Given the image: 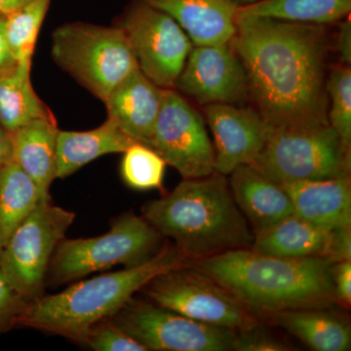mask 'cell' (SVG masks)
I'll return each mask as SVG.
<instances>
[{
  "mask_svg": "<svg viewBox=\"0 0 351 351\" xmlns=\"http://www.w3.org/2000/svg\"><path fill=\"white\" fill-rule=\"evenodd\" d=\"M230 44L243 64L258 112L269 125L329 123L320 25L237 15Z\"/></svg>",
  "mask_w": 351,
  "mask_h": 351,
  "instance_id": "obj_1",
  "label": "cell"
},
{
  "mask_svg": "<svg viewBox=\"0 0 351 351\" xmlns=\"http://www.w3.org/2000/svg\"><path fill=\"white\" fill-rule=\"evenodd\" d=\"M334 263L325 258H278L241 248L188 260L186 265L210 277L252 313L274 314L331 306Z\"/></svg>",
  "mask_w": 351,
  "mask_h": 351,
  "instance_id": "obj_2",
  "label": "cell"
},
{
  "mask_svg": "<svg viewBox=\"0 0 351 351\" xmlns=\"http://www.w3.org/2000/svg\"><path fill=\"white\" fill-rule=\"evenodd\" d=\"M143 217L188 258L250 248L254 232L233 199L228 180L214 172L184 180L143 207Z\"/></svg>",
  "mask_w": 351,
  "mask_h": 351,
  "instance_id": "obj_3",
  "label": "cell"
},
{
  "mask_svg": "<svg viewBox=\"0 0 351 351\" xmlns=\"http://www.w3.org/2000/svg\"><path fill=\"white\" fill-rule=\"evenodd\" d=\"M188 258L175 245L165 246L142 263L85 279L62 292L25 304L18 322L82 341L95 325L110 319L135 293L164 272L182 267Z\"/></svg>",
  "mask_w": 351,
  "mask_h": 351,
  "instance_id": "obj_4",
  "label": "cell"
},
{
  "mask_svg": "<svg viewBox=\"0 0 351 351\" xmlns=\"http://www.w3.org/2000/svg\"><path fill=\"white\" fill-rule=\"evenodd\" d=\"M350 149L330 123L269 125L252 166L276 184L350 174Z\"/></svg>",
  "mask_w": 351,
  "mask_h": 351,
  "instance_id": "obj_5",
  "label": "cell"
},
{
  "mask_svg": "<svg viewBox=\"0 0 351 351\" xmlns=\"http://www.w3.org/2000/svg\"><path fill=\"white\" fill-rule=\"evenodd\" d=\"M52 57L60 68L103 101L138 69L128 39L117 25H62L53 34Z\"/></svg>",
  "mask_w": 351,
  "mask_h": 351,
  "instance_id": "obj_6",
  "label": "cell"
},
{
  "mask_svg": "<svg viewBox=\"0 0 351 351\" xmlns=\"http://www.w3.org/2000/svg\"><path fill=\"white\" fill-rule=\"evenodd\" d=\"M161 239L144 217L123 215L104 234L64 239L51 260V277L54 282L66 283L117 265H137L160 250Z\"/></svg>",
  "mask_w": 351,
  "mask_h": 351,
  "instance_id": "obj_7",
  "label": "cell"
},
{
  "mask_svg": "<svg viewBox=\"0 0 351 351\" xmlns=\"http://www.w3.org/2000/svg\"><path fill=\"white\" fill-rule=\"evenodd\" d=\"M75 218L73 212L43 200L7 240L0 269L24 299L39 297L53 255Z\"/></svg>",
  "mask_w": 351,
  "mask_h": 351,
  "instance_id": "obj_8",
  "label": "cell"
},
{
  "mask_svg": "<svg viewBox=\"0 0 351 351\" xmlns=\"http://www.w3.org/2000/svg\"><path fill=\"white\" fill-rule=\"evenodd\" d=\"M143 289L157 306L205 324L235 332L258 325L255 313L225 288L186 263L156 276Z\"/></svg>",
  "mask_w": 351,
  "mask_h": 351,
  "instance_id": "obj_9",
  "label": "cell"
},
{
  "mask_svg": "<svg viewBox=\"0 0 351 351\" xmlns=\"http://www.w3.org/2000/svg\"><path fill=\"white\" fill-rule=\"evenodd\" d=\"M123 31L140 71L162 89H173L181 75L193 41L167 14L137 0L117 25Z\"/></svg>",
  "mask_w": 351,
  "mask_h": 351,
  "instance_id": "obj_10",
  "label": "cell"
},
{
  "mask_svg": "<svg viewBox=\"0 0 351 351\" xmlns=\"http://www.w3.org/2000/svg\"><path fill=\"white\" fill-rule=\"evenodd\" d=\"M110 319L147 351L232 350L237 335L228 328L205 324L133 298Z\"/></svg>",
  "mask_w": 351,
  "mask_h": 351,
  "instance_id": "obj_11",
  "label": "cell"
},
{
  "mask_svg": "<svg viewBox=\"0 0 351 351\" xmlns=\"http://www.w3.org/2000/svg\"><path fill=\"white\" fill-rule=\"evenodd\" d=\"M149 147L184 180L207 177L215 172V149L204 120L186 99L164 89Z\"/></svg>",
  "mask_w": 351,
  "mask_h": 351,
  "instance_id": "obj_12",
  "label": "cell"
},
{
  "mask_svg": "<svg viewBox=\"0 0 351 351\" xmlns=\"http://www.w3.org/2000/svg\"><path fill=\"white\" fill-rule=\"evenodd\" d=\"M198 103L234 104L248 92L246 71L230 43L196 45L176 83Z\"/></svg>",
  "mask_w": 351,
  "mask_h": 351,
  "instance_id": "obj_13",
  "label": "cell"
},
{
  "mask_svg": "<svg viewBox=\"0 0 351 351\" xmlns=\"http://www.w3.org/2000/svg\"><path fill=\"white\" fill-rule=\"evenodd\" d=\"M204 113L215 141V172L228 176L252 165L269 135V124L261 113L232 104H210Z\"/></svg>",
  "mask_w": 351,
  "mask_h": 351,
  "instance_id": "obj_14",
  "label": "cell"
},
{
  "mask_svg": "<svg viewBox=\"0 0 351 351\" xmlns=\"http://www.w3.org/2000/svg\"><path fill=\"white\" fill-rule=\"evenodd\" d=\"M164 89L136 69L110 92L104 103L112 120L136 143L149 145L162 106Z\"/></svg>",
  "mask_w": 351,
  "mask_h": 351,
  "instance_id": "obj_15",
  "label": "cell"
},
{
  "mask_svg": "<svg viewBox=\"0 0 351 351\" xmlns=\"http://www.w3.org/2000/svg\"><path fill=\"white\" fill-rule=\"evenodd\" d=\"M280 186L288 193L294 214L300 218L325 230L351 228L350 175Z\"/></svg>",
  "mask_w": 351,
  "mask_h": 351,
  "instance_id": "obj_16",
  "label": "cell"
},
{
  "mask_svg": "<svg viewBox=\"0 0 351 351\" xmlns=\"http://www.w3.org/2000/svg\"><path fill=\"white\" fill-rule=\"evenodd\" d=\"M169 15L195 45L230 43L237 31V0H143Z\"/></svg>",
  "mask_w": 351,
  "mask_h": 351,
  "instance_id": "obj_17",
  "label": "cell"
},
{
  "mask_svg": "<svg viewBox=\"0 0 351 351\" xmlns=\"http://www.w3.org/2000/svg\"><path fill=\"white\" fill-rule=\"evenodd\" d=\"M233 199L250 221L253 232H262L294 214L288 193L252 165H242L230 174Z\"/></svg>",
  "mask_w": 351,
  "mask_h": 351,
  "instance_id": "obj_18",
  "label": "cell"
},
{
  "mask_svg": "<svg viewBox=\"0 0 351 351\" xmlns=\"http://www.w3.org/2000/svg\"><path fill=\"white\" fill-rule=\"evenodd\" d=\"M334 230L319 228L292 214L262 232L254 233L250 249L278 258L330 260Z\"/></svg>",
  "mask_w": 351,
  "mask_h": 351,
  "instance_id": "obj_19",
  "label": "cell"
},
{
  "mask_svg": "<svg viewBox=\"0 0 351 351\" xmlns=\"http://www.w3.org/2000/svg\"><path fill=\"white\" fill-rule=\"evenodd\" d=\"M57 121L39 119L9 134L14 161L38 184L43 200L50 199L57 179Z\"/></svg>",
  "mask_w": 351,
  "mask_h": 351,
  "instance_id": "obj_20",
  "label": "cell"
},
{
  "mask_svg": "<svg viewBox=\"0 0 351 351\" xmlns=\"http://www.w3.org/2000/svg\"><path fill=\"white\" fill-rule=\"evenodd\" d=\"M135 143L110 119L92 130H59L57 136V178H68L99 157L123 154Z\"/></svg>",
  "mask_w": 351,
  "mask_h": 351,
  "instance_id": "obj_21",
  "label": "cell"
},
{
  "mask_svg": "<svg viewBox=\"0 0 351 351\" xmlns=\"http://www.w3.org/2000/svg\"><path fill=\"white\" fill-rule=\"evenodd\" d=\"M279 327L316 351L350 350V325L323 308L294 309L270 314Z\"/></svg>",
  "mask_w": 351,
  "mask_h": 351,
  "instance_id": "obj_22",
  "label": "cell"
},
{
  "mask_svg": "<svg viewBox=\"0 0 351 351\" xmlns=\"http://www.w3.org/2000/svg\"><path fill=\"white\" fill-rule=\"evenodd\" d=\"M40 201L36 182L9 156L0 167V245L5 246L14 230Z\"/></svg>",
  "mask_w": 351,
  "mask_h": 351,
  "instance_id": "obj_23",
  "label": "cell"
},
{
  "mask_svg": "<svg viewBox=\"0 0 351 351\" xmlns=\"http://www.w3.org/2000/svg\"><path fill=\"white\" fill-rule=\"evenodd\" d=\"M32 68L17 66L0 77V126L8 134L39 119L55 117L34 91Z\"/></svg>",
  "mask_w": 351,
  "mask_h": 351,
  "instance_id": "obj_24",
  "label": "cell"
},
{
  "mask_svg": "<svg viewBox=\"0 0 351 351\" xmlns=\"http://www.w3.org/2000/svg\"><path fill=\"white\" fill-rule=\"evenodd\" d=\"M351 10V0H261L240 7L239 16L323 25L346 18Z\"/></svg>",
  "mask_w": 351,
  "mask_h": 351,
  "instance_id": "obj_25",
  "label": "cell"
},
{
  "mask_svg": "<svg viewBox=\"0 0 351 351\" xmlns=\"http://www.w3.org/2000/svg\"><path fill=\"white\" fill-rule=\"evenodd\" d=\"M52 0H31L5 17L7 43L18 66L32 68L39 32Z\"/></svg>",
  "mask_w": 351,
  "mask_h": 351,
  "instance_id": "obj_26",
  "label": "cell"
},
{
  "mask_svg": "<svg viewBox=\"0 0 351 351\" xmlns=\"http://www.w3.org/2000/svg\"><path fill=\"white\" fill-rule=\"evenodd\" d=\"M167 163L149 145L135 143L123 152L120 175L126 186L138 191L162 189Z\"/></svg>",
  "mask_w": 351,
  "mask_h": 351,
  "instance_id": "obj_27",
  "label": "cell"
},
{
  "mask_svg": "<svg viewBox=\"0 0 351 351\" xmlns=\"http://www.w3.org/2000/svg\"><path fill=\"white\" fill-rule=\"evenodd\" d=\"M326 90L331 99L330 125L338 133L343 145L351 147V71L350 66H339L332 71Z\"/></svg>",
  "mask_w": 351,
  "mask_h": 351,
  "instance_id": "obj_28",
  "label": "cell"
},
{
  "mask_svg": "<svg viewBox=\"0 0 351 351\" xmlns=\"http://www.w3.org/2000/svg\"><path fill=\"white\" fill-rule=\"evenodd\" d=\"M82 343L96 351H147L112 319L101 321L92 327Z\"/></svg>",
  "mask_w": 351,
  "mask_h": 351,
  "instance_id": "obj_29",
  "label": "cell"
},
{
  "mask_svg": "<svg viewBox=\"0 0 351 351\" xmlns=\"http://www.w3.org/2000/svg\"><path fill=\"white\" fill-rule=\"evenodd\" d=\"M232 350L288 351L292 350V348L257 325L250 329L237 332L233 339Z\"/></svg>",
  "mask_w": 351,
  "mask_h": 351,
  "instance_id": "obj_30",
  "label": "cell"
},
{
  "mask_svg": "<svg viewBox=\"0 0 351 351\" xmlns=\"http://www.w3.org/2000/svg\"><path fill=\"white\" fill-rule=\"evenodd\" d=\"M335 302L348 309L351 304V260L334 263L332 269Z\"/></svg>",
  "mask_w": 351,
  "mask_h": 351,
  "instance_id": "obj_31",
  "label": "cell"
},
{
  "mask_svg": "<svg viewBox=\"0 0 351 351\" xmlns=\"http://www.w3.org/2000/svg\"><path fill=\"white\" fill-rule=\"evenodd\" d=\"M24 298L18 294L9 281L7 280L3 272L0 269V320L7 316L21 313L25 304Z\"/></svg>",
  "mask_w": 351,
  "mask_h": 351,
  "instance_id": "obj_32",
  "label": "cell"
},
{
  "mask_svg": "<svg viewBox=\"0 0 351 351\" xmlns=\"http://www.w3.org/2000/svg\"><path fill=\"white\" fill-rule=\"evenodd\" d=\"M17 66V62L7 43L5 16L0 15V77L12 73Z\"/></svg>",
  "mask_w": 351,
  "mask_h": 351,
  "instance_id": "obj_33",
  "label": "cell"
},
{
  "mask_svg": "<svg viewBox=\"0 0 351 351\" xmlns=\"http://www.w3.org/2000/svg\"><path fill=\"white\" fill-rule=\"evenodd\" d=\"M338 50L341 61L346 66L351 63V24L350 19H346L341 25L338 38Z\"/></svg>",
  "mask_w": 351,
  "mask_h": 351,
  "instance_id": "obj_34",
  "label": "cell"
},
{
  "mask_svg": "<svg viewBox=\"0 0 351 351\" xmlns=\"http://www.w3.org/2000/svg\"><path fill=\"white\" fill-rule=\"evenodd\" d=\"M11 143L10 136L0 126V167L4 161L10 156Z\"/></svg>",
  "mask_w": 351,
  "mask_h": 351,
  "instance_id": "obj_35",
  "label": "cell"
},
{
  "mask_svg": "<svg viewBox=\"0 0 351 351\" xmlns=\"http://www.w3.org/2000/svg\"><path fill=\"white\" fill-rule=\"evenodd\" d=\"M31 0H0V15L8 16Z\"/></svg>",
  "mask_w": 351,
  "mask_h": 351,
  "instance_id": "obj_36",
  "label": "cell"
},
{
  "mask_svg": "<svg viewBox=\"0 0 351 351\" xmlns=\"http://www.w3.org/2000/svg\"><path fill=\"white\" fill-rule=\"evenodd\" d=\"M237 3H239V8L240 7L251 5V4L256 3V2L261 1V0H237Z\"/></svg>",
  "mask_w": 351,
  "mask_h": 351,
  "instance_id": "obj_37",
  "label": "cell"
},
{
  "mask_svg": "<svg viewBox=\"0 0 351 351\" xmlns=\"http://www.w3.org/2000/svg\"><path fill=\"white\" fill-rule=\"evenodd\" d=\"M2 252H3V247L0 245V262H1Z\"/></svg>",
  "mask_w": 351,
  "mask_h": 351,
  "instance_id": "obj_38",
  "label": "cell"
}]
</instances>
